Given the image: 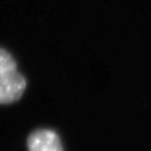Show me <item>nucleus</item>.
<instances>
[{"label":"nucleus","instance_id":"nucleus-3","mask_svg":"<svg viewBox=\"0 0 151 151\" xmlns=\"http://www.w3.org/2000/svg\"><path fill=\"white\" fill-rule=\"evenodd\" d=\"M17 71V64L7 50L0 48V82Z\"/></svg>","mask_w":151,"mask_h":151},{"label":"nucleus","instance_id":"nucleus-1","mask_svg":"<svg viewBox=\"0 0 151 151\" xmlns=\"http://www.w3.org/2000/svg\"><path fill=\"white\" fill-rule=\"evenodd\" d=\"M28 151H63L61 141L56 132L50 129H39L27 139Z\"/></svg>","mask_w":151,"mask_h":151},{"label":"nucleus","instance_id":"nucleus-2","mask_svg":"<svg viewBox=\"0 0 151 151\" xmlns=\"http://www.w3.org/2000/svg\"><path fill=\"white\" fill-rule=\"evenodd\" d=\"M26 87V81L16 71L0 82V104H9L21 98Z\"/></svg>","mask_w":151,"mask_h":151}]
</instances>
